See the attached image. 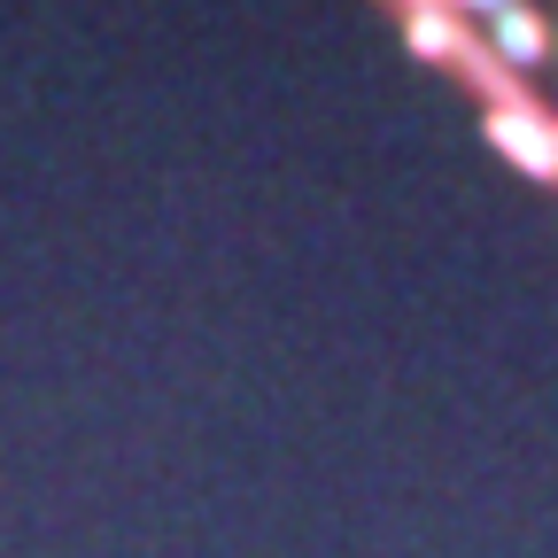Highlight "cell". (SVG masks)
I'll use <instances>...</instances> for the list:
<instances>
[{
    "label": "cell",
    "mask_w": 558,
    "mask_h": 558,
    "mask_svg": "<svg viewBox=\"0 0 558 558\" xmlns=\"http://www.w3.org/2000/svg\"><path fill=\"white\" fill-rule=\"evenodd\" d=\"M497 140H505V148H520L527 171H558V140H550L543 124H527V117H497Z\"/></svg>",
    "instance_id": "cell-1"
},
{
    "label": "cell",
    "mask_w": 558,
    "mask_h": 558,
    "mask_svg": "<svg viewBox=\"0 0 558 558\" xmlns=\"http://www.w3.org/2000/svg\"><path fill=\"white\" fill-rule=\"evenodd\" d=\"M497 32H505V54H512V62H527V54L543 47V39H535V16H520V9H505Z\"/></svg>",
    "instance_id": "cell-2"
},
{
    "label": "cell",
    "mask_w": 558,
    "mask_h": 558,
    "mask_svg": "<svg viewBox=\"0 0 558 558\" xmlns=\"http://www.w3.org/2000/svg\"><path fill=\"white\" fill-rule=\"evenodd\" d=\"M481 9H505V0H481Z\"/></svg>",
    "instance_id": "cell-3"
}]
</instances>
